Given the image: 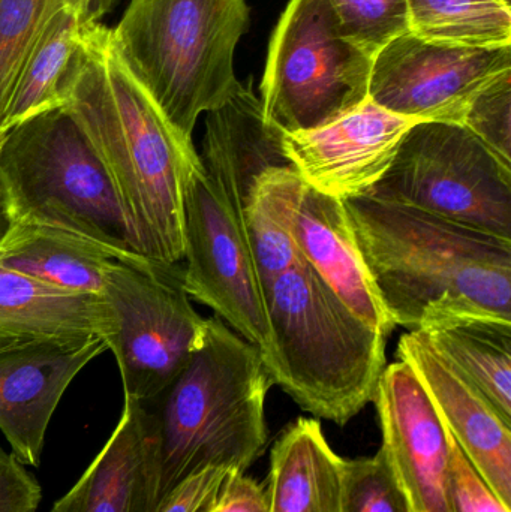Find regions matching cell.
<instances>
[{"label":"cell","instance_id":"1","mask_svg":"<svg viewBox=\"0 0 511 512\" xmlns=\"http://www.w3.org/2000/svg\"><path fill=\"white\" fill-rule=\"evenodd\" d=\"M282 134L264 119L251 84L206 113L201 152L183 189V285L258 349L267 342L263 288L249 245L245 209L255 179L288 165Z\"/></svg>","mask_w":511,"mask_h":512},{"label":"cell","instance_id":"2","mask_svg":"<svg viewBox=\"0 0 511 512\" xmlns=\"http://www.w3.org/2000/svg\"><path fill=\"white\" fill-rule=\"evenodd\" d=\"M62 107L107 170L138 252L179 264L183 189L198 150L173 128L120 59L110 27L84 26Z\"/></svg>","mask_w":511,"mask_h":512},{"label":"cell","instance_id":"3","mask_svg":"<svg viewBox=\"0 0 511 512\" xmlns=\"http://www.w3.org/2000/svg\"><path fill=\"white\" fill-rule=\"evenodd\" d=\"M372 282L396 327L511 322V242L380 198L345 200Z\"/></svg>","mask_w":511,"mask_h":512},{"label":"cell","instance_id":"4","mask_svg":"<svg viewBox=\"0 0 511 512\" xmlns=\"http://www.w3.org/2000/svg\"><path fill=\"white\" fill-rule=\"evenodd\" d=\"M272 385L260 349L219 316L207 319L185 369L161 396L144 403L158 450V505L201 469L248 472L269 441Z\"/></svg>","mask_w":511,"mask_h":512},{"label":"cell","instance_id":"5","mask_svg":"<svg viewBox=\"0 0 511 512\" xmlns=\"http://www.w3.org/2000/svg\"><path fill=\"white\" fill-rule=\"evenodd\" d=\"M273 385L303 411L338 426L372 403L386 369V339L351 312L305 261L264 289Z\"/></svg>","mask_w":511,"mask_h":512},{"label":"cell","instance_id":"6","mask_svg":"<svg viewBox=\"0 0 511 512\" xmlns=\"http://www.w3.org/2000/svg\"><path fill=\"white\" fill-rule=\"evenodd\" d=\"M248 26L246 0H129L111 41L168 122L192 141L198 117L242 86L234 51Z\"/></svg>","mask_w":511,"mask_h":512},{"label":"cell","instance_id":"7","mask_svg":"<svg viewBox=\"0 0 511 512\" xmlns=\"http://www.w3.org/2000/svg\"><path fill=\"white\" fill-rule=\"evenodd\" d=\"M0 189L9 224L47 225L140 254L107 170L63 107L6 129Z\"/></svg>","mask_w":511,"mask_h":512},{"label":"cell","instance_id":"8","mask_svg":"<svg viewBox=\"0 0 511 512\" xmlns=\"http://www.w3.org/2000/svg\"><path fill=\"white\" fill-rule=\"evenodd\" d=\"M374 57L348 41L327 0H290L270 39L264 119L282 134L309 131L369 98Z\"/></svg>","mask_w":511,"mask_h":512},{"label":"cell","instance_id":"9","mask_svg":"<svg viewBox=\"0 0 511 512\" xmlns=\"http://www.w3.org/2000/svg\"><path fill=\"white\" fill-rule=\"evenodd\" d=\"M366 195L511 242V167L456 123H416Z\"/></svg>","mask_w":511,"mask_h":512},{"label":"cell","instance_id":"10","mask_svg":"<svg viewBox=\"0 0 511 512\" xmlns=\"http://www.w3.org/2000/svg\"><path fill=\"white\" fill-rule=\"evenodd\" d=\"M104 297L114 318L107 346L116 357L125 399L152 402L185 369L207 319L191 304L183 268L137 252L114 259Z\"/></svg>","mask_w":511,"mask_h":512},{"label":"cell","instance_id":"11","mask_svg":"<svg viewBox=\"0 0 511 512\" xmlns=\"http://www.w3.org/2000/svg\"><path fill=\"white\" fill-rule=\"evenodd\" d=\"M511 69V45L468 47L407 33L377 54L369 99L417 122L464 123L476 96Z\"/></svg>","mask_w":511,"mask_h":512},{"label":"cell","instance_id":"12","mask_svg":"<svg viewBox=\"0 0 511 512\" xmlns=\"http://www.w3.org/2000/svg\"><path fill=\"white\" fill-rule=\"evenodd\" d=\"M416 123L368 98L320 128L282 134V156L312 188L351 200L368 194L386 174Z\"/></svg>","mask_w":511,"mask_h":512},{"label":"cell","instance_id":"13","mask_svg":"<svg viewBox=\"0 0 511 512\" xmlns=\"http://www.w3.org/2000/svg\"><path fill=\"white\" fill-rule=\"evenodd\" d=\"M107 349L101 337L0 343V432L24 466H41L48 427L63 394Z\"/></svg>","mask_w":511,"mask_h":512},{"label":"cell","instance_id":"14","mask_svg":"<svg viewBox=\"0 0 511 512\" xmlns=\"http://www.w3.org/2000/svg\"><path fill=\"white\" fill-rule=\"evenodd\" d=\"M383 447L416 512L449 511L452 436L419 376L405 361L387 364L374 400Z\"/></svg>","mask_w":511,"mask_h":512},{"label":"cell","instance_id":"15","mask_svg":"<svg viewBox=\"0 0 511 512\" xmlns=\"http://www.w3.org/2000/svg\"><path fill=\"white\" fill-rule=\"evenodd\" d=\"M396 357L413 367L468 462L486 486L511 507V424L422 331L402 334Z\"/></svg>","mask_w":511,"mask_h":512},{"label":"cell","instance_id":"16","mask_svg":"<svg viewBox=\"0 0 511 512\" xmlns=\"http://www.w3.org/2000/svg\"><path fill=\"white\" fill-rule=\"evenodd\" d=\"M290 234L303 261L351 312L384 336L395 330L360 254L344 201L302 180L291 209Z\"/></svg>","mask_w":511,"mask_h":512},{"label":"cell","instance_id":"17","mask_svg":"<svg viewBox=\"0 0 511 512\" xmlns=\"http://www.w3.org/2000/svg\"><path fill=\"white\" fill-rule=\"evenodd\" d=\"M158 490L152 417L144 403L125 399L102 450L48 512H155Z\"/></svg>","mask_w":511,"mask_h":512},{"label":"cell","instance_id":"18","mask_svg":"<svg viewBox=\"0 0 511 512\" xmlns=\"http://www.w3.org/2000/svg\"><path fill=\"white\" fill-rule=\"evenodd\" d=\"M113 333L104 295L54 288L0 265V343L87 337L108 343Z\"/></svg>","mask_w":511,"mask_h":512},{"label":"cell","instance_id":"19","mask_svg":"<svg viewBox=\"0 0 511 512\" xmlns=\"http://www.w3.org/2000/svg\"><path fill=\"white\" fill-rule=\"evenodd\" d=\"M344 459L320 423L299 418L275 439L264 486L269 512H339Z\"/></svg>","mask_w":511,"mask_h":512},{"label":"cell","instance_id":"20","mask_svg":"<svg viewBox=\"0 0 511 512\" xmlns=\"http://www.w3.org/2000/svg\"><path fill=\"white\" fill-rule=\"evenodd\" d=\"M101 243L47 225L12 222L0 239V265L54 288L104 295L117 256Z\"/></svg>","mask_w":511,"mask_h":512},{"label":"cell","instance_id":"21","mask_svg":"<svg viewBox=\"0 0 511 512\" xmlns=\"http://www.w3.org/2000/svg\"><path fill=\"white\" fill-rule=\"evenodd\" d=\"M420 331L511 424V322L456 318Z\"/></svg>","mask_w":511,"mask_h":512},{"label":"cell","instance_id":"22","mask_svg":"<svg viewBox=\"0 0 511 512\" xmlns=\"http://www.w3.org/2000/svg\"><path fill=\"white\" fill-rule=\"evenodd\" d=\"M84 26L60 0L51 2L44 26L15 83L5 131L36 114L62 107L63 89L77 60Z\"/></svg>","mask_w":511,"mask_h":512},{"label":"cell","instance_id":"23","mask_svg":"<svg viewBox=\"0 0 511 512\" xmlns=\"http://www.w3.org/2000/svg\"><path fill=\"white\" fill-rule=\"evenodd\" d=\"M302 177L291 165L264 170L255 179L246 203L249 245L261 288L303 261L290 234V215Z\"/></svg>","mask_w":511,"mask_h":512},{"label":"cell","instance_id":"24","mask_svg":"<svg viewBox=\"0 0 511 512\" xmlns=\"http://www.w3.org/2000/svg\"><path fill=\"white\" fill-rule=\"evenodd\" d=\"M411 33L468 47L511 45V6L504 0H408Z\"/></svg>","mask_w":511,"mask_h":512},{"label":"cell","instance_id":"25","mask_svg":"<svg viewBox=\"0 0 511 512\" xmlns=\"http://www.w3.org/2000/svg\"><path fill=\"white\" fill-rule=\"evenodd\" d=\"M53 0H0V132L21 68Z\"/></svg>","mask_w":511,"mask_h":512},{"label":"cell","instance_id":"26","mask_svg":"<svg viewBox=\"0 0 511 512\" xmlns=\"http://www.w3.org/2000/svg\"><path fill=\"white\" fill-rule=\"evenodd\" d=\"M342 35L371 57L411 33L408 0H327Z\"/></svg>","mask_w":511,"mask_h":512},{"label":"cell","instance_id":"27","mask_svg":"<svg viewBox=\"0 0 511 512\" xmlns=\"http://www.w3.org/2000/svg\"><path fill=\"white\" fill-rule=\"evenodd\" d=\"M339 512H416L384 451L344 459Z\"/></svg>","mask_w":511,"mask_h":512},{"label":"cell","instance_id":"28","mask_svg":"<svg viewBox=\"0 0 511 512\" xmlns=\"http://www.w3.org/2000/svg\"><path fill=\"white\" fill-rule=\"evenodd\" d=\"M462 126L511 167V69L476 96Z\"/></svg>","mask_w":511,"mask_h":512},{"label":"cell","instance_id":"29","mask_svg":"<svg viewBox=\"0 0 511 512\" xmlns=\"http://www.w3.org/2000/svg\"><path fill=\"white\" fill-rule=\"evenodd\" d=\"M450 512H511L482 480L452 438L449 475Z\"/></svg>","mask_w":511,"mask_h":512},{"label":"cell","instance_id":"30","mask_svg":"<svg viewBox=\"0 0 511 512\" xmlns=\"http://www.w3.org/2000/svg\"><path fill=\"white\" fill-rule=\"evenodd\" d=\"M42 487L11 451L0 448V512H38Z\"/></svg>","mask_w":511,"mask_h":512},{"label":"cell","instance_id":"31","mask_svg":"<svg viewBox=\"0 0 511 512\" xmlns=\"http://www.w3.org/2000/svg\"><path fill=\"white\" fill-rule=\"evenodd\" d=\"M197 512H269L263 484L246 472L228 471Z\"/></svg>","mask_w":511,"mask_h":512},{"label":"cell","instance_id":"32","mask_svg":"<svg viewBox=\"0 0 511 512\" xmlns=\"http://www.w3.org/2000/svg\"><path fill=\"white\" fill-rule=\"evenodd\" d=\"M227 472L221 468H206L189 475L162 499L155 512H197Z\"/></svg>","mask_w":511,"mask_h":512},{"label":"cell","instance_id":"33","mask_svg":"<svg viewBox=\"0 0 511 512\" xmlns=\"http://www.w3.org/2000/svg\"><path fill=\"white\" fill-rule=\"evenodd\" d=\"M83 24H95L113 9L116 0H60Z\"/></svg>","mask_w":511,"mask_h":512},{"label":"cell","instance_id":"34","mask_svg":"<svg viewBox=\"0 0 511 512\" xmlns=\"http://www.w3.org/2000/svg\"><path fill=\"white\" fill-rule=\"evenodd\" d=\"M3 134H5V131L0 132V144H2ZM8 227V213H6L5 201H3L2 189H0V239H2L3 234L6 233Z\"/></svg>","mask_w":511,"mask_h":512},{"label":"cell","instance_id":"35","mask_svg":"<svg viewBox=\"0 0 511 512\" xmlns=\"http://www.w3.org/2000/svg\"><path fill=\"white\" fill-rule=\"evenodd\" d=\"M504 2L507 3V5H510L511 6V0H504Z\"/></svg>","mask_w":511,"mask_h":512}]
</instances>
